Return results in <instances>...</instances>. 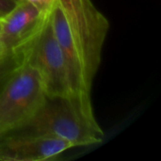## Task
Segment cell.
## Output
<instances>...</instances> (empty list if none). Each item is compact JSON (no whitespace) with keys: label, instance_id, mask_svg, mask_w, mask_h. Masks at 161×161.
<instances>
[{"label":"cell","instance_id":"1","mask_svg":"<svg viewBox=\"0 0 161 161\" xmlns=\"http://www.w3.org/2000/svg\"><path fill=\"white\" fill-rule=\"evenodd\" d=\"M48 17L67 61L73 98L88 117L95 119L92 87L109 22L92 0H53Z\"/></svg>","mask_w":161,"mask_h":161},{"label":"cell","instance_id":"2","mask_svg":"<svg viewBox=\"0 0 161 161\" xmlns=\"http://www.w3.org/2000/svg\"><path fill=\"white\" fill-rule=\"evenodd\" d=\"M14 132L58 137L73 147L90 146L104 140L96 119L88 117L72 97H46L29 123Z\"/></svg>","mask_w":161,"mask_h":161},{"label":"cell","instance_id":"3","mask_svg":"<svg viewBox=\"0 0 161 161\" xmlns=\"http://www.w3.org/2000/svg\"><path fill=\"white\" fill-rule=\"evenodd\" d=\"M46 97L38 72L21 61L0 84V137L26 125Z\"/></svg>","mask_w":161,"mask_h":161},{"label":"cell","instance_id":"4","mask_svg":"<svg viewBox=\"0 0 161 161\" xmlns=\"http://www.w3.org/2000/svg\"><path fill=\"white\" fill-rule=\"evenodd\" d=\"M15 54L19 62L25 61L38 72L47 97L73 98L67 61L53 33L48 14L38 31Z\"/></svg>","mask_w":161,"mask_h":161},{"label":"cell","instance_id":"5","mask_svg":"<svg viewBox=\"0 0 161 161\" xmlns=\"http://www.w3.org/2000/svg\"><path fill=\"white\" fill-rule=\"evenodd\" d=\"M70 148L68 142L58 137L12 132L0 137V160H48Z\"/></svg>","mask_w":161,"mask_h":161},{"label":"cell","instance_id":"6","mask_svg":"<svg viewBox=\"0 0 161 161\" xmlns=\"http://www.w3.org/2000/svg\"><path fill=\"white\" fill-rule=\"evenodd\" d=\"M47 14L27 0H22L13 9L2 17L0 34L15 53L24 42L38 31Z\"/></svg>","mask_w":161,"mask_h":161},{"label":"cell","instance_id":"7","mask_svg":"<svg viewBox=\"0 0 161 161\" xmlns=\"http://www.w3.org/2000/svg\"><path fill=\"white\" fill-rule=\"evenodd\" d=\"M19 63L16 54L6 43L0 34V84L19 65Z\"/></svg>","mask_w":161,"mask_h":161},{"label":"cell","instance_id":"8","mask_svg":"<svg viewBox=\"0 0 161 161\" xmlns=\"http://www.w3.org/2000/svg\"><path fill=\"white\" fill-rule=\"evenodd\" d=\"M22 0H0V18L7 15Z\"/></svg>","mask_w":161,"mask_h":161},{"label":"cell","instance_id":"9","mask_svg":"<svg viewBox=\"0 0 161 161\" xmlns=\"http://www.w3.org/2000/svg\"><path fill=\"white\" fill-rule=\"evenodd\" d=\"M31 4H33L35 7H37L41 11L44 13H48L51 6L53 4V0H27Z\"/></svg>","mask_w":161,"mask_h":161},{"label":"cell","instance_id":"10","mask_svg":"<svg viewBox=\"0 0 161 161\" xmlns=\"http://www.w3.org/2000/svg\"><path fill=\"white\" fill-rule=\"evenodd\" d=\"M1 25H2V18H0V30H1Z\"/></svg>","mask_w":161,"mask_h":161}]
</instances>
